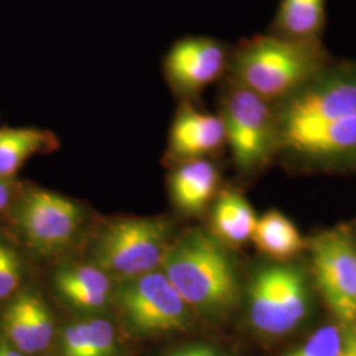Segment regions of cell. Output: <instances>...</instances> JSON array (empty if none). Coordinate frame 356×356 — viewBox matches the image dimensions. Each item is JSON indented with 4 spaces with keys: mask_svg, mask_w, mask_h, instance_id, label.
<instances>
[{
    "mask_svg": "<svg viewBox=\"0 0 356 356\" xmlns=\"http://www.w3.org/2000/svg\"><path fill=\"white\" fill-rule=\"evenodd\" d=\"M13 179L0 178V214L10 211L13 202Z\"/></svg>",
    "mask_w": 356,
    "mask_h": 356,
    "instance_id": "25",
    "label": "cell"
},
{
    "mask_svg": "<svg viewBox=\"0 0 356 356\" xmlns=\"http://www.w3.org/2000/svg\"><path fill=\"white\" fill-rule=\"evenodd\" d=\"M91 355L114 356L116 351V338L114 326L103 318L88 319Z\"/></svg>",
    "mask_w": 356,
    "mask_h": 356,
    "instance_id": "22",
    "label": "cell"
},
{
    "mask_svg": "<svg viewBox=\"0 0 356 356\" xmlns=\"http://www.w3.org/2000/svg\"><path fill=\"white\" fill-rule=\"evenodd\" d=\"M57 147L56 135L48 129L0 124V178L13 179L29 159Z\"/></svg>",
    "mask_w": 356,
    "mask_h": 356,
    "instance_id": "15",
    "label": "cell"
},
{
    "mask_svg": "<svg viewBox=\"0 0 356 356\" xmlns=\"http://www.w3.org/2000/svg\"><path fill=\"white\" fill-rule=\"evenodd\" d=\"M161 267L193 313L220 317L239 301V277L231 256L200 229L172 243Z\"/></svg>",
    "mask_w": 356,
    "mask_h": 356,
    "instance_id": "1",
    "label": "cell"
},
{
    "mask_svg": "<svg viewBox=\"0 0 356 356\" xmlns=\"http://www.w3.org/2000/svg\"><path fill=\"white\" fill-rule=\"evenodd\" d=\"M115 301L128 327L140 335H161L189 329L191 312L163 270L124 280Z\"/></svg>",
    "mask_w": 356,
    "mask_h": 356,
    "instance_id": "4",
    "label": "cell"
},
{
    "mask_svg": "<svg viewBox=\"0 0 356 356\" xmlns=\"http://www.w3.org/2000/svg\"><path fill=\"white\" fill-rule=\"evenodd\" d=\"M248 313L256 330L269 337L291 332L281 313L275 267L259 270L248 289Z\"/></svg>",
    "mask_w": 356,
    "mask_h": 356,
    "instance_id": "16",
    "label": "cell"
},
{
    "mask_svg": "<svg viewBox=\"0 0 356 356\" xmlns=\"http://www.w3.org/2000/svg\"><path fill=\"white\" fill-rule=\"evenodd\" d=\"M256 247L276 260H288L304 250L300 231L279 211H268L257 219L252 238Z\"/></svg>",
    "mask_w": 356,
    "mask_h": 356,
    "instance_id": "18",
    "label": "cell"
},
{
    "mask_svg": "<svg viewBox=\"0 0 356 356\" xmlns=\"http://www.w3.org/2000/svg\"><path fill=\"white\" fill-rule=\"evenodd\" d=\"M1 329L7 341L23 355L38 354L53 339V317L38 293L22 291L10 300L1 316Z\"/></svg>",
    "mask_w": 356,
    "mask_h": 356,
    "instance_id": "10",
    "label": "cell"
},
{
    "mask_svg": "<svg viewBox=\"0 0 356 356\" xmlns=\"http://www.w3.org/2000/svg\"><path fill=\"white\" fill-rule=\"evenodd\" d=\"M339 356H356V330L351 329L343 338V344Z\"/></svg>",
    "mask_w": 356,
    "mask_h": 356,
    "instance_id": "26",
    "label": "cell"
},
{
    "mask_svg": "<svg viewBox=\"0 0 356 356\" xmlns=\"http://www.w3.org/2000/svg\"><path fill=\"white\" fill-rule=\"evenodd\" d=\"M325 22V0H282L277 26L282 38L314 40Z\"/></svg>",
    "mask_w": 356,
    "mask_h": 356,
    "instance_id": "19",
    "label": "cell"
},
{
    "mask_svg": "<svg viewBox=\"0 0 356 356\" xmlns=\"http://www.w3.org/2000/svg\"><path fill=\"white\" fill-rule=\"evenodd\" d=\"M24 276L22 256L13 243L0 235V302L19 293Z\"/></svg>",
    "mask_w": 356,
    "mask_h": 356,
    "instance_id": "20",
    "label": "cell"
},
{
    "mask_svg": "<svg viewBox=\"0 0 356 356\" xmlns=\"http://www.w3.org/2000/svg\"><path fill=\"white\" fill-rule=\"evenodd\" d=\"M229 58L231 51L216 38H178L163 58V76L176 97L189 102L229 73Z\"/></svg>",
    "mask_w": 356,
    "mask_h": 356,
    "instance_id": "9",
    "label": "cell"
},
{
    "mask_svg": "<svg viewBox=\"0 0 356 356\" xmlns=\"http://www.w3.org/2000/svg\"><path fill=\"white\" fill-rule=\"evenodd\" d=\"M356 116V69L321 72L288 99L281 131Z\"/></svg>",
    "mask_w": 356,
    "mask_h": 356,
    "instance_id": "8",
    "label": "cell"
},
{
    "mask_svg": "<svg viewBox=\"0 0 356 356\" xmlns=\"http://www.w3.org/2000/svg\"><path fill=\"white\" fill-rule=\"evenodd\" d=\"M10 213L26 247L42 256L66 250L82 225V210L74 201L40 188L23 191Z\"/></svg>",
    "mask_w": 356,
    "mask_h": 356,
    "instance_id": "5",
    "label": "cell"
},
{
    "mask_svg": "<svg viewBox=\"0 0 356 356\" xmlns=\"http://www.w3.org/2000/svg\"><path fill=\"white\" fill-rule=\"evenodd\" d=\"M170 235V223L161 218L115 220L95 243V266L123 281L157 270L172 245Z\"/></svg>",
    "mask_w": 356,
    "mask_h": 356,
    "instance_id": "3",
    "label": "cell"
},
{
    "mask_svg": "<svg viewBox=\"0 0 356 356\" xmlns=\"http://www.w3.org/2000/svg\"><path fill=\"white\" fill-rule=\"evenodd\" d=\"M166 356H220L216 348L209 344H186L172 350Z\"/></svg>",
    "mask_w": 356,
    "mask_h": 356,
    "instance_id": "24",
    "label": "cell"
},
{
    "mask_svg": "<svg viewBox=\"0 0 356 356\" xmlns=\"http://www.w3.org/2000/svg\"><path fill=\"white\" fill-rule=\"evenodd\" d=\"M312 266L319 291L344 325L356 321V247L342 229H327L310 243Z\"/></svg>",
    "mask_w": 356,
    "mask_h": 356,
    "instance_id": "7",
    "label": "cell"
},
{
    "mask_svg": "<svg viewBox=\"0 0 356 356\" xmlns=\"http://www.w3.org/2000/svg\"><path fill=\"white\" fill-rule=\"evenodd\" d=\"M257 218L247 200L235 191H225L216 201L211 226L223 242L241 244L252 238Z\"/></svg>",
    "mask_w": 356,
    "mask_h": 356,
    "instance_id": "17",
    "label": "cell"
},
{
    "mask_svg": "<svg viewBox=\"0 0 356 356\" xmlns=\"http://www.w3.org/2000/svg\"><path fill=\"white\" fill-rule=\"evenodd\" d=\"M343 338L338 326H322L285 356H339Z\"/></svg>",
    "mask_w": 356,
    "mask_h": 356,
    "instance_id": "21",
    "label": "cell"
},
{
    "mask_svg": "<svg viewBox=\"0 0 356 356\" xmlns=\"http://www.w3.org/2000/svg\"><path fill=\"white\" fill-rule=\"evenodd\" d=\"M227 83L219 116L236 165L250 172L267 160L276 135L275 118L269 102L231 79Z\"/></svg>",
    "mask_w": 356,
    "mask_h": 356,
    "instance_id": "6",
    "label": "cell"
},
{
    "mask_svg": "<svg viewBox=\"0 0 356 356\" xmlns=\"http://www.w3.org/2000/svg\"><path fill=\"white\" fill-rule=\"evenodd\" d=\"M54 289L69 305L91 312L107 304L111 281L97 266H67L56 272Z\"/></svg>",
    "mask_w": 356,
    "mask_h": 356,
    "instance_id": "13",
    "label": "cell"
},
{
    "mask_svg": "<svg viewBox=\"0 0 356 356\" xmlns=\"http://www.w3.org/2000/svg\"><path fill=\"white\" fill-rule=\"evenodd\" d=\"M63 356H92L88 321H76L65 327Z\"/></svg>",
    "mask_w": 356,
    "mask_h": 356,
    "instance_id": "23",
    "label": "cell"
},
{
    "mask_svg": "<svg viewBox=\"0 0 356 356\" xmlns=\"http://www.w3.org/2000/svg\"><path fill=\"white\" fill-rule=\"evenodd\" d=\"M225 141L220 116L200 111L191 103L184 102L170 127L168 152L181 161L204 159L219 149Z\"/></svg>",
    "mask_w": 356,
    "mask_h": 356,
    "instance_id": "11",
    "label": "cell"
},
{
    "mask_svg": "<svg viewBox=\"0 0 356 356\" xmlns=\"http://www.w3.org/2000/svg\"><path fill=\"white\" fill-rule=\"evenodd\" d=\"M218 170L204 159L182 161L170 177V191L178 209L198 214L211 201L218 186Z\"/></svg>",
    "mask_w": 356,
    "mask_h": 356,
    "instance_id": "14",
    "label": "cell"
},
{
    "mask_svg": "<svg viewBox=\"0 0 356 356\" xmlns=\"http://www.w3.org/2000/svg\"><path fill=\"white\" fill-rule=\"evenodd\" d=\"M285 143L310 156H341L356 151V116L281 131Z\"/></svg>",
    "mask_w": 356,
    "mask_h": 356,
    "instance_id": "12",
    "label": "cell"
},
{
    "mask_svg": "<svg viewBox=\"0 0 356 356\" xmlns=\"http://www.w3.org/2000/svg\"><path fill=\"white\" fill-rule=\"evenodd\" d=\"M316 40L251 38L231 51L229 79L270 102L291 97L323 70Z\"/></svg>",
    "mask_w": 356,
    "mask_h": 356,
    "instance_id": "2",
    "label": "cell"
}]
</instances>
